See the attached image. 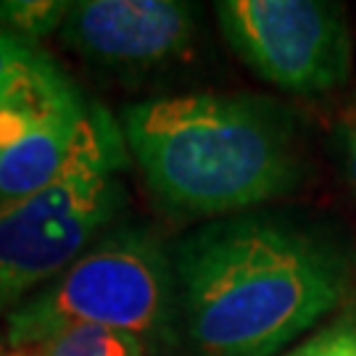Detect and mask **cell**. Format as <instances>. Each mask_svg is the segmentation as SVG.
<instances>
[{"instance_id":"cell-12","label":"cell","mask_w":356,"mask_h":356,"mask_svg":"<svg viewBox=\"0 0 356 356\" xmlns=\"http://www.w3.org/2000/svg\"><path fill=\"white\" fill-rule=\"evenodd\" d=\"M335 138H338V148H341L346 179L356 191V108L343 114V119L338 122V135Z\"/></svg>"},{"instance_id":"cell-8","label":"cell","mask_w":356,"mask_h":356,"mask_svg":"<svg viewBox=\"0 0 356 356\" xmlns=\"http://www.w3.org/2000/svg\"><path fill=\"white\" fill-rule=\"evenodd\" d=\"M32 356H151L153 348L132 332L79 325L29 348Z\"/></svg>"},{"instance_id":"cell-9","label":"cell","mask_w":356,"mask_h":356,"mask_svg":"<svg viewBox=\"0 0 356 356\" xmlns=\"http://www.w3.org/2000/svg\"><path fill=\"white\" fill-rule=\"evenodd\" d=\"M69 8L66 0H0V29L32 42L58 32Z\"/></svg>"},{"instance_id":"cell-13","label":"cell","mask_w":356,"mask_h":356,"mask_svg":"<svg viewBox=\"0 0 356 356\" xmlns=\"http://www.w3.org/2000/svg\"><path fill=\"white\" fill-rule=\"evenodd\" d=\"M0 356H32V351L29 348H11V351H6V354Z\"/></svg>"},{"instance_id":"cell-3","label":"cell","mask_w":356,"mask_h":356,"mask_svg":"<svg viewBox=\"0 0 356 356\" xmlns=\"http://www.w3.org/2000/svg\"><path fill=\"white\" fill-rule=\"evenodd\" d=\"M124 169L127 145L119 122L90 103L61 172L0 209V314H11L119 225L127 206Z\"/></svg>"},{"instance_id":"cell-1","label":"cell","mask_w":356,"mask_h":356,"mask_svg":"<svg viewBox=\"0 0 356 356\" xmlns=\"http://www.w3.org/2000/svg\"><path fill=\"white\" fill-rule=\"evenodd\" d=\"M172 269L193 356H282L351 282L343 243L280 211L198 225L172 248Z\"/></svg>"},{"instance_id":"cell-6","label":"cell","mask_w":356,"mask_h":356,"mask_svg":"<svg viewBox=\"0 0 356 356\" xmlns=\"http://www.w3.org/2000/svg\"><path fill=\"white\" fill-rule=\"evenodd\" d=\"M90 101L38 51L0 98V209L48 185L74 145Z\"/></svg>"},{"instance_id":"cell-7","label":"cell","mask_w":356,"mask_h":356,"mask_svg":"<svg viewBox=\"0 0 356 356\" xmlns=\"http://www.w3.org/2000/svg\"><path fill=\"white\" fill-rule=\"evenodd\" d=\"M195 26L198 8L179 0H79L58 35L92 64L148 69L188 51Z\"/></svg>"},{"instance_id":"cell-4","label":"cell","mask_w":356,"mask_h":356,"mask_svg":"<svg viewBox=\"0 0 356 356\" xmlns=\"http://www.w3.org/2000/svg\"><path fill=\"white\" fill-rule=\"evenodd\" d=\"M92 325L132 332L153 351L179 343L172 254L148 225L122 222L8 314V346L32 348Z\"/></svg>"},{"instance_id":"cell-10","label":"cell","mask_w":356,"mask_h":356,"mask_svg":"<svg viewBox=\"0 0 356 356\" xmlns=\"http://www.w3.org/2000/svg\"><path fill=\"white\" fill-rule=\"evenodd\" d=\"M282 356H356V317L343 314L332 319Z\"/></svg>"},{"instance_id":"cell-11","label":"cell","mask_w":356,"mask_h":356,"mask_svg":"<svg viewBox=\"0 0 356 356\" xmlns=\"http://www.w3.org/2000/svg\"><path fill=\"white\" fill-rule=\"evenodd\" d=\"M38 51L40 48L35 42H29L24 38H16L11 32L0 29V98L6 95V90L11 88V82L22 72V66Z\"/></svg>"},{"instance_id":"cell-5","label":"cell","mask_w":356,"mask_h":356,"mask_svg":"<svg viewBox=\"0 0 356 356\" xmlns=\"http://www.w3.org/2000/svg\"><path fill=\"white\" fill-rule=\"evenodd\" d=\"M216 19L235 56L275 88L319 95L351 76L354 40L341 3L222 0Z\"/></svg>"},{"instance_id":"cell-2","label":"cell","mask_w":356,"mask_h":356,"mask_svg":"<svg viewBox=\"0 0 356 356\" xmlns=\"http://www.w3.org/2000/svg\"><path fill=\"white\" fill-rule=\"evenodd\" d=\"M127 153L169 214L219 219L254 211L304 182L291 108L248 92H193L124 106Z\"/></svg>"}]
</instances>
